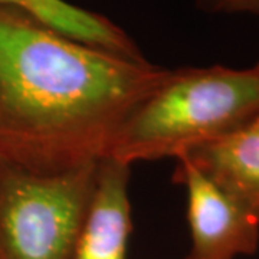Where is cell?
<instances>
[{"label":"cell","instance_id":"5","mask_svg":"<svg viewBox=\"0 0 259 259\" xmlns=\"http://www.w3.org/2000/svg\"><path fill=\"white\" fill-rule=\"evenodd\" d=\"M130 166L100 160L97 185L71 259H127L131 235Z\"/></svg>","mask_w":259,"mask_h":259},{"label":"cell","instance_id":"1","mask_svg":"<svg viewBox=\"0 0 259 259\" xmlns=\"http://www.w3.org/2000/svg\"><path fill=\"white\" fill-rule=\"evenodd\" d=\"M168 74L0 6V158L36 173L100 161Z\"/></svg>","mask_w":259,"mask_h":259},{"label":"cell","instance_id":"6","mask_svg":"<svg viewBox=\"0 0 259 259\" xmlns=\"http://www.w3.org/2000/svg\"><path fill=\"white\" fill-rule=\"evenodd\" d=\"M182 157L232 197L259 213V112L241 127Z\"/></svg>","mask_w":259,"mask_h":259},{"label":"cell","instance_id":"2","mask_svg":"<svg viewBox=\"0 0 259 259\" xmlns=\"http://www.w3.org/2000/svg\"><path fill=\"white\" fill-rule=\"evenodd\" d=\"M258 112L255 66L170 69L166 81L121 124L107 157L125 166L179 158L241 127Z\"/></svg>","mask_w":259,"mask_h":259},{"label":"cell","instance_id":"3","mask_svg":"<svg viewBox=\"0 0 259 259\" xmlns=\"http://www.w3.org/2000/svg\"><path fill=\"white\" fill-rule=\"evenodd\" d=\"M98 163L36 173L0 158V259H71Z\"/></svg>","mask_w":259,"mask_h":259},{"label":"cell","instance_id":"8","mask_svg":"<svg viewBox=\"0 0 259 259\" xmlns=\"http://www.w3.org/2000/svg\"><path fill=\"white\" fill-rule=\"evenodd\" d=\"M213 13H246L259 16V0H197Z\"/></svg>","mask_w":259,"mask_h":259},{"label":"cell","instance_id":"9","mask_svg":"<svg viewBox=\"0 0 259 259\" xmlns=\"http://www.w3.org/2000/svg\"><path fill=\"white\" fill-rule=\"evenodd\" d=\"M255 68L259 71V59H258V62H256V65H255Z\"/></svg>","mask_w":259,"mask_h":259},{"label":"cell","instance_id":"4","mask_svg":"<svg viewBox=\"0 0 259 259\" xmlns=\"http://www.w3.org/2000/svg\"><path fill=\"white\" fill-rule=\"evenodd\" d=\"M175 180L185 186L190 250L185 259H236L256 253L259 213L226 193L187 158H177Z\"/></svg>","mask_w":259,"mask_h":259},{"label":"cell","instance_id":"7","mask_svg":"<svg viewBox=\"0 0 259 259\" xmlns=\"http://www.w3.org/2000/svg\"><path fill=\"white\" fill-rule=\"evenodd\" d=\"M0 6L22 10L78 42L131 58H143L137 45L120 26L66 0H0Z\"/></svg>","mask_w":259,"mask_h":259}]
</instances>
